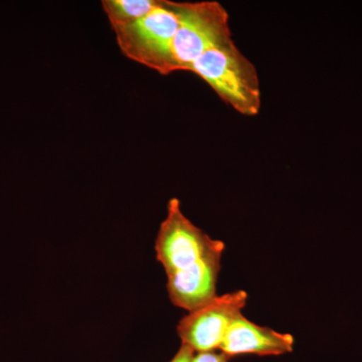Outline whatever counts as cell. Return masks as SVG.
<instances>
[{
  "label": "cell",
  "mask_w": 362,
  "mask_h": 362,
  "mask_svg": "<svg viewBox=\"0 0 362 362\" xmlns=\"http://www.w3.org/2000/svg\"><path fill=\"white\" fill-rule=\"evenodd\" d=\"M225 244L214 240L185 216L180 199H171L159 228L156 258L168 276L171 302L190 312L216 296Z\"/></svg>",
  "instance_id": "obj_1"
},
{
  "label": "cell",
  "mask_w": 362,
  "mask_h": 362,
  "mask_svg": "<svg viewBox=\"0 0 362 362\" xmlns=\"http://www.w3.org/2000/svg\"><path fill=\"white\" fill-rule=\"evenodd\" d=\"M199 76L228 106L242 115H258L261 89L256 66L238 49L233 37L209 47L190 71Z\"/></svg>",
  "instance_id": "obj_2"
},
{
  "label": "cell",
  "mask_w": 362,
  "mask_h": 362,
  "mask_svg": "<svg viewBox=\"0 0 362 362\" xmlns=\"http://www.w3.org/2000/svg\"><path fill=\"white\" fill-rule=\"evenodd\" d=\"M180 4L156 0L144 18L113 30L121 52L161 75L173 73L171 44L180 25Z\"/></svg>",
  "instance_id": "obj_3"
},
{
  "label": "cell",
  "mask_w": 362,
  "mask_h": 362,
  "mask_svg": "<svg viewBox=\"0 0 362 362\" xmlns=\"http://www.w3.org/2000/svg\"><path fill=\"white\" fill-rule=\"evenodd\" d=\"M230 37L228 14L220 2H181L180 25L171 44L173 73L190 71L209 47Z\"/></svg>",
  "instance_id": "obj_4"
},
{
  "label": "cell",
  "mask_w": 362,
  "mask_h": 362,
  "mask_svg": "<svg viewBox=\"0 0 362 362\" xmlns=\"http://www.w3.org/2000/svg\"><path fill=\"white\" fill-rule=\"evenodd\" d=\"M247 292L239 290L218 296L194 311L188 312L178 323L182 344L195 352L218 350L226 331L246 306Z\"/></svg>",
  "instance_id": "obj_5"
},
{
  "label": "cell",
  "mask_w": 362,
  "mask_h": 362,
  "mask_svg": "<svg viewBox=\"0 0 362 362\" xmlns=\"http://www.w3.org/2000/svg\"><path fill=\"white\" fill-rule=\"evenodd\" d=\"M293 345L291 334L257 325L242 313L226 331L218 350L230 358L242 354L282 356L292 352Z\"/></svg>",
  "instance_id": "obj_6"
},
{
  "label": "cell",
  "mask_w": 362,
  "mask_h": 362,
  "mask_svg": "<svg viewBox=\"0 0 362 362\" xmlns=\"http://www.w3.org/2000/svg\"><path fill=\"white\" fill-rule=\"evenodd\" d=\"M156 4V0H104L102 7L112 28L115 30L144 18Z\"/></svg>",
  "instance_id": "obj_7"
},
{
  "label": "cell",
  "mask_w": 362,
  "mask_h": 362,
  "mask_svg": "<svg viewBox=\"0 0 362 362\" xmlns=\"http://www.w3.org/2000/svg\"><path fill=\"white\" fill-rule=\"evenodd\" d=\"M230 357L226 356L225 354L216 350L206 352H195L192 362H228Z\"/></svg>",
  "instance_id": "obj_8"
},
{
  "label": "cell",
  "mask_w": 362,
  "mask_h": 362,
  "mask_svg": "<svg viewBox=\"0 0 362 362\" xmlns=\"http://www.w3.org/2000/svg\"><path fill=\"white\" fill-rule=\"evenodd\" d=\"M195 351L185 344H181L180 350L175 357L169 362H192L194 358Z\"/></svg>",
  "instance_id": "obj_9"
}]
</instances>
